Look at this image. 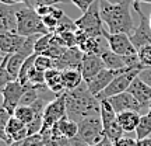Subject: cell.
Listing matches in <instances>:
<instances>
[{"instance_id":"6da1fadb","label":"cell","mask_w":151,"mask_h":146,"mask_svg":"<svg viewBox=\"0 0 151 146\" xmlns=\"http://www.w3.org/2000/svg\"><path fill=\"white\" fill-rule=\"evenodd\" d=\"M66 108L69 118L80 122L87 117L101 114V100L88 90L84 81L80 87L66 92Z\"/></svg>"},{"instance_id":"7a4b0ae2","label":"cell","mask_w":151,"mask_h":146,"mask_svg":"<svg viewBox=\"0 0 151 146\" xmlns=\"http://www.w3.org/2000/svg\"><path fill=\"white\" fill-rule=\"evenodd\" d=\"M133 0H123L112 4L106 0H99V10L104 23L111 34H132L134 30L132 17Z\"/></svg>"},{"instance_id":"3957f363","label":"cell","mask_w":151,"mask_h":146,"mask_svg":"<svg viewBox=\"0 0 151 146\" xmlns=\"http://www.w3.org/2000/svg\"><path fill=\"white\" fill-rule=\"evenodd\" d=\"M49 33L50 31L45 27L42 17L37 13L35 7H24L21 10H17V34L28 38Z\"/></svg>"},{"instance_id":"277c9868","label":"cell","mask_w":151,"mask_h":146,"mask_svg":"<svg viewBox=\"0 0 151 146\" xmlns=\"http://www.w3.org/2000/svg\"><path fill=\"white\" fill-rule=\"evenodd\" d=\"M76 24H77V28L88 37H104L105 30H104V20L101 17V10H99V0L92 3L91 7L86 13H83V16L80 18L76 20Z\"/></svg>"},{"instance_id":"5b68a950","label":"cell","mask_w":151,"mask_h":146,"mask_svg":"<svg viewBox=\"0 0 151 146\" xmlns=\"http://www.w3.org/2000/svg\"><path fill=\"white\" fill-rule=\"evenodd\" d=\"M105 136L104 134V124L101 115H91L78 122V138L86 141L88 145H95L102 141Z\"/></svg>"},{"instance_id":"8992f818","label":"cell","mask_w":151,"mask_h":146,"mask_svg":"<svg viewBox=\"0 0 151 146\" xmlns=\"http://www.w3.org/2000/svg\"><path fill=\"white\" fill-rule=\"evenodd\" d=\"M141 69H130V70H126L123 73H120L119 76H116L113 81L109 84L102 93H99L97 96L98 100H106V98L112 97V96H116V94H120V93H124L129 90L130 84L133 83L137 76L141 73Z\"/></svg>"},{"instance_id":"52a82bcc","label":"cell","mask_w":151,"mask_h":146,"mask_svg":"<svg viewBox=\"0 0 151 146\" xmlns=\"http://www.w3.org/2000/svg\"><path fill=\"white\" fill-rule=\"evenodd\" d=\"M67 115V108H66V93L56 96V97L49 101L46 108L43 111V126L42 131H48L53 126L56 122ZM41 131V132H42Z\"/></svg>"},{"instance_id":"ba28073f","label":"cell","mask_w":151,"mask_h":146,"mask_svg":"<svg viewBox=\"0 0 151 146\" xmlns=\"http://www.w3.org/2000/svg\"><path fill=\"white\" fill-rule=\"evenodd\" d=\"M133 9L137 11V14L140 17L139 25L133 30V33L130 34V39L136 49L141 48L144 45H151V25H150V17H146L140 7V3H133Z\"/></svg>"},{"instance_id":"9c48e42d","label":"cell","mask_w":151,"mask_h":146,"mask_svg":"<svg viewBox=\"0 0 151 146\" xmlns=\"http://www.w3.org/2000/svg\"><path fill=\"white\" fill-rule=\"evenodd\" d=\"M104 37L108 42V48L115 54L120 56H130L137 54V49L132 42L129 34H111L109 31H105Z\"/></svg>"},{"instance_id":"30bf717a","label":"cell","mask_w":151,"mask_h":146,"mask_svg":"<svg viewBox=\"0 0 151 146\" xmlns=\"http://www.w3.org/2000/svg\"><path fill=\"white\" fill-rule=\"evenodd\" d=\"M25 92V87L22 86L18 80L10 81L7 83L3 89H1V96H3V104L1 107L9 111L10 115H14V111L16 108L20 105V101H21L22 94Z\"/></svg>"},{"instance_id":"8fae6325","label":"cell","mask_w":151,"mask_h":146,"mask_svg":"<svg viewBox=\"0 0 151 146\" xmlns=\"http://www.w3.org/2000/svg\"><path fill=\"white\" fill-rule=\"evenodd\" d=\"M123 72H126V70H112V69L105 68V69H102L98 75H95L94 77H91L90 80L86 81L87 87H88V90H90L94 96H98L99 93H102L104 90L112 83L113 79H115L116 76H119L120 73H123Z\"/></svg>"},{"instance_id":"7c38bea8","label":"cell","mask_w":151,"mask_h":146,"mask_svg":"<svg viewBox=\"0 0 151 146\" xmlns=\"http://www.w3.org/2000/svg\"><path fill=\"white\" fill-rule=\"evenodd\" d=\"M83 56L84 54L78 48H66L65 52L58 59L53 60V65L59 70H65V69H80L81 70Z\"/></svg>"},{"instance_id":"4fadbf2b","label":"cell","mask_w":151,"mask_h":146,"mask_svg":"<svg viewBox=\"0 0 151 146\" xmlns=\"http://www.w3.org/2000/svg\"><path fill=\"white\" fill-rule=\"evenodd\" d=\"M109 101V104L112 105V108L116 111V114L124 113V111H139L140 113L143 107L140 105V103L136 100L129 92L120 93L116 96L106 98Z\"/></svg>"},{"instance_id":"5bb4252c","label":"cell","mask_w":151,"mask_h":146,"mask_svg":"<svg viewBox=\"0 0 151 146\" xmlns=\"http://www.w3.org/2000/svg\"><path fill=\"white\" fill-rule=\"evenodd\" d=\"M127 92L133 96V97L140 103V105L143 108H150L151 104V84L146 83L140 77V75L136 77L133 83L130 84Z\"/></svg>"},{"instance_id":"9a60e30c","label":"cell","mask_w":151,"mask_h":146,"mask_svg":"<svg viewBox=\"0 0 151 146\" xmlns=\"http://www.w3.org/2000/svg\"><path fill=\"white\" fill-rule=\"evenodd\" d=\"M105 68L106 66L104 63L101 55H84L81 62V73L84 77V81L90 80Z\"/></svg>"},{"instance_id":"2e32d148","label":"cell","mask_w":151,"mask_h":146,"mask_svg":"<svg viewBox=\"0 0 151 146\" xmlns=\"http://www.w3.org/2000/svg\"><path fill=\"white\" fill-rule=\"evenodd\" d=\"M27 38L17 33H3L0 34V49L3 55H11L18 52L25 44Z\"/></svg>"},{"instance_id":"e0dca14e","label":"cell","mask_w":151,"mask_h":146,"mask_svg":"<svg viewBox=\"0 0 151 146\" xmlns=\"http://www.w3.org/2000/svg\"><path fill=\"white\" fill-rule=\"evenodd\" d=\"M0 31L17 33V10L4 3H0Z\"/></svg>"},{"instance_id":"ac0fdd59","label":"cell","mask_w":151,"mask_h":146,"mask_svg":"<svg viewBox=\"0 0 151 146\" xmlns=\"http://www.w3.org/2000/svg\"><path fill=\"white\" fill-rule=\"evenodd\" d=\"M45 84L49 89V92L55 93V96H60V94L67 92L65 87V83H63L62 70L56 69V68L45 72Z\"/></svg>"},{"instance_id":"d6986e66","label":"cell","mask_w":151,"mask_h":146,"mask_svg":"<svg viewBox=\"0 0 151 146\" xmlns=\"http://www.w3.org/2000/svg\"><path fill=\"white\" fill-rule=\"evenodd\" d=\"M101 58H102L104 63H105V66L108 69H112V70H129L123 56L112 52L109 48H106L101 54Z\"/></svg>"},{"instance_id":"ffe728a7","label":"cell","mask_w":151,"mask_h":146,"mask_svg":"<svg viewBox=\"0 0 151 146\" xmlns=\"http://www.w3.org/2000/svg\"><path fill=\"white\" fill-rule=\"evenodd\" d=\"M140 117L139 111H124L118 114V121L124 132H136V128L140 122Z\"/></svg>"},{"instance_id":"44dd1931","label":"cell","mask_w":151,"mask_h":146,"mask_svg":"<svg viewBox=\"0 0 151 146\" xmlns=\"http://www.w3.org/2000/svg\"><path fill=\"white\" fill-rule=\"evenodd\" d=\"M62 77H63V83L67 92L74 90L84 83V77L80 69H65L62 70Z\"/></svg>"},{"instance_id":"7402d4cb","label":"cell","mask_w":151,"mask_h":146,"mask_svg":"<svg viewBox=\"0 0 151 146\" xmlns=\"http://www.w3.org/2000/svg\"><path fill=\"white\" fill-rule=\"evenodd\" d=\"M101 119L104 124V129L108 128L111 124H113L118 119V114L112 108V105L109 104L108 100H101Z\"/></svg>"},{"instance_id":"603a6c76","label":"cell","mask_w":151,"mask_h":146,"mask_svg":"<svg viewBox=\"0 0 151 146\" xmlns=\"http://www.w3.org/2000/svg\"><path fill=\"white\" fill-rule=\"evenodd\" d=\"M136 139H144L151 136V113H146L140 117V122L136 128Z\"/></svg>"},{"instance_id":"cb8c5ba5","label":"cell","mask_w":151,"mask_h":146,"mask_svg":"<svg viewBox=\"0 0 151 146\" xmlns=\"http://www.w3.org/2000/svg\"><path fill=\"white\" fill-rule=\"evenodd\" d=\"M14 117H17L20 121H22L25 125H28L35 119V113H34L31 105H18L16 111H14Z\"/></svg>"},{"instance_id":"d4e9b609","label":"cell","mask_w":151,"mask_h":146,"mask_svg":"<svg viewBox=\"0 0 151 146\" xmlns=\"http://www.w3.org/2000/svg\"><path fill=\"white\" fill-rule=\"evenodd\" d=\"M52 39H53V33L45 34V35H39V38L37 39V42H35V54L37 55L45 54L49 49V46H50Z\"/></svg>"},{"instance_id":"484cf974","label":"cell","mask_w":151,"mask_h":146,"mask_svg":"<svg viewBox=\"0 0 151 146\" xmlns=\"http://www.w3.org/2000/svg\"><path fill=\"white\" fill-rule=\"evenodd\" d=\"M123 128L120 126V124H119V121L116 119L113 124H111L108 126V128H105L104 129V134H105V136L106 138H109L112 142H116L118 139H120L122 136H123Z\"/></svg>"},{"instance_id":"4316f807","label":"cell","mask_w":151,"mask_h":146,"mask_svg":"<svg viewBox=\"0 0 151 146\" xmlns=\"http://www.w3.org/2000/svg\"><path fill=\"white\" fill-rule=\"evenodd\" d=\"M7 146H45V142H43V138L41 136V134H37V135L28 136L22 141L13 142Z\"/></svg>"},{"instance_id":"83f0119b","label":"cell","mask_w":151,"mask_h":146,"mask_svg":"<svg viewBox=\"0 0 151 146\" xmlns=\"http://www.w3.org/2000/svg\"><path fill=\"white\" fill-rule=\"evenodd\" d=\"M35 68L41 72H48L49 69H53V59L48 55H37L35 58Z\"/></svg>"},{"instance_id":"f1b7e54d","label":"cell","mask_w":151,"mask_h":146,"mask_svg":"<svg viewBox=\"0 0 151 146\" xmlns=\"http://www.w3.org/2000/svg\"><path fill=\"white\" fill-rule=\"evenodd\" d=\"M137 55L140 63L144 69H151V45H144L137 49Z\"/></svg>"},{"instance_id":"f546056e","label":"cell","mask_w":151,"mask_h":146,"mask_svg":"<svg viewBox=\"0 0 151 146\" xmlns=\"http://www.w3.org/2000/svg\"><path fill=\"white\" fill-rule=\"evenodd\" d=\"M43 142L45 146H71L70 139L67 138H46Z\"/></svg>"},{"instance_id":"4dcf8cb0","label":"cell","mask_w":151,"mask_h":146,"mask_svg":"<svg viewBox=\"0 0 151 146\" xmlns=\"http://www.w3.org/2000/svg\"><path fill=\"white\" fill-rule=\"evenodd\" d=\"M13 115L9 114V111H6L3 107L0 110V138H1V141H3V138H4V131H6V125L9 122V119L11 118Z\"/></svg>"},{"instance_id":"1f68e13d","label":"cell","mask_w":151,"mask_h":146,"mask_svg":"<svg viewBox=\"0 0 151 146\" xmlns=\"http://www.w3.org/2000/svg\"><path fill=\"white\" fill-rule=\"evenodd\" d=\"M70 1L81 11V13H86V11L91 7L92 3H95L97 0H70Z\"/></svg>"},{"instance_id":"d6a6232c","label":"cell","mask_w":151,"mask_h":146,"mask_svg":"<svg viewBox=\"0 0 151 146\" xmlns=\"http://www.w3.org/2000/svg\"><path fill=\"white\" fill-rule=\"evenodd\" d=\"M137 139L130 138V136H122L120 139H118L116 142H113V146H136Z\"/></svg>"},{"instance_id":"836d02e7","label":"cell","mask_w":151,"mask_h":146,"mask_svg":"<svg viewBox=\"0 0 151 146\" xmlns=\"http://www.w3.org/2000/svg\"><path fill=\"white\" fill-rule=\"evenodd\" d=\"M67 1H70V0H37L35 7H38V6H56L59 3H67Z\"/></svg>"},{"instance_id":"e575fe53","label":"cell","mask_w":151,"mask_h":146,"mask_svg":"<svg viewBox=\"0 0 151 146\" xmlns=\"http://www.w3.org/2000/svg\"><path fill=\"white\" fill-rule=\"evenodd\" d=\"M70 142H71V146H91V145H88L86 141H83L81 138H78V136L70 139Z\"/></svg>"},{"instance_id":"d590c367","label":"cell","mask_w":151,"mask_h":146,"mask_svg":"<svg viewBox=\"0 0 151 146\" xmlns=\"http://www.w3.org/2000/svg\"><path fill=\"white\" fill-rule=\"evenodd\" d=\"M92 146H113V142L109 139V138H106V136H104L102 141H99L98 143H95V145Z\"/></svg>"},{"instance_id":"8d00e7d4","label":"cell","mask_w":151,"mask_h":146,"mask_svg":"<svg viewBox=\"0 0 151 146\" xmlns=\"http://www.w3.org/2000/svg\"><path fill=\"white\" fill-rule=\"evenodd\" d=\"M136 146H151V136L150 138H144V139H137Z\"/></svg>"},{"instance_id":"74e56055","label":"cell","mask_w":151,"mask_h":146,"mask_svg":"<svg viewBox=\"0 0 151 146\" xmlns=\"http://www.w3.org/2000/svg\"><path fill=\"white\" fill-rule=\"evenodd\" d=\"M11 3H13V4H18V3H22V4H25V7H29V3H28V0H11Z\"/></svg>"},{"instance_id":"f35d334b","label":"cell","mask_w":151,"mask_h":146,"mask_svg":"<svg viewBox=\"0 0 151 146\" xmlns=\"http://www.w3.org/2000/svg\"><path fill=\"white\" fill-rule=\"evenodd\" d=\"M133 3H151V0H133Z\"/></svg>"},{"instance_id":"ab89813d","label":"cell","mask_w":151,"mask_h":146,"mask_svg":"<svg viewBox=\"0 0 151 146\" xmlns=\"http://www.w3.org/2000/svg\"><path fill=\"white\" fill-rule=\"evenodd\" d=\"M28 3H29V7H35V4H37V0H28Z\"/></svg>"},{"instance_id":"60d3db41","label":"cell","mask_w":151,"mask_h":146,"mask_svg":"<svg viewBox=\"0 0 151 146\" xmlns=\"http://www.w3.org/2000/svg\"><path fill=\"white\" fill-rule=\"evenodd\" d=\"M109 3H112V4H116V3H120V1H123V0H106Z\"/></svg>"},{"instance_id":"b9f144b4","label":"cell","mask_w":151,"mask_h":146,"mask_svg":"<svg viewBox=\"0 0 151 146\" xmlns=\"http://www.w3.org/2000/svg\"><path fill=\"white\" fill-rule=\"evenodd\" d=\"M148 111H150V113H151V104H150V108H148Z\"/></svg>"},{"instance_id":"7bdbcfd3","label":"cell","mask_w":151,"mask_h":146,"mask_svg":"<svg viewBox=\"0 0 151 146\" xmlns=\"http://www.w3.org/2000/svg\"><path fill=\"white\" fill-rule=\"evenodd\" d=\"M150 25H151V14H150Z\"/></svg>"}]
</instances>
